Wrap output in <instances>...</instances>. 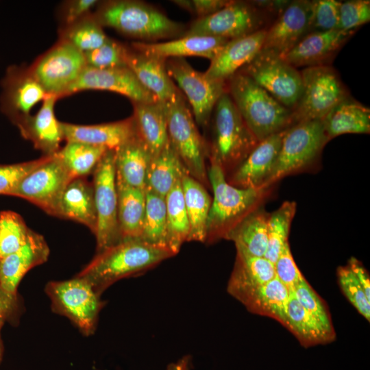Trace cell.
Here are the masks:
<instances>
[{"mask_svg": "<svg viewBox=\"0 0 370 370\" xmlns=\"http://www.w3.org/2000/svg\"><path fill=\"white\" fill-rule=\"evenodd\" d=\"M300 73L302 90L293 110L295 123L322 121L334 107L350 97L339 74L330 65L306 67Z\"/></svg>", "mask_w": 370, "mask_h": 370, "instance_id": "8", "label": "cell"}, {"mask_svg": "<svg viewBox=\"0 0 370 370\" xmlns=\"http://www.w3.org/2000/svg\"><path fill=\"white\" fill-rule=\"evenodd\" d=\"M311 1H291L266 30L263 49L283 56L310 32Z\"/></svg>", "mask_w": 370, "mask_h": 370, "instance_id": "17", "label": "cell"}, {"mask_svg": "<svg viewBox=\"0 0 370 370\" xmlns=\"http://www.w3.org/2000/svg\"><path fill=\"white\" fill-rule=\"evenodd\" d=\"M132 103L136 136L154 156L169 143L164 104L159 101Z\"/></svg>", "mask_w": 370, "mask_h": 370, "instance_id": "27", "label": "cell"}, {"mask_svg": "<svg viewBox=\"0 0 370 370\" xmlns=\"http://www.w3.org/2000/svg\"><path fill=\"white\" fill-rule=\"evenodd\" d=\"M271 19L272 17L253 1H230L217 12L195 20L183 35L232 40L267 28Z\"/></svg>", "mask_w": 370, "mask_h": 370, "instance_id": "11", "label": "cell"}, {"mask_svg": "<svg viewBox=\"0 0 370 370\" xmlns=\"http://www.w3.org/2000/svg\"><path fill=\"white\" fill-rule=\"evenodd\" d=\"M97 2L95 0H75L67 3L63 13L66 27L90 15L89 12Z\"/></svg>", "mask_w": 370, "mask_h": 370, "instance_id": "52", "label": "cell"}, {"mask_svg": "<svg viewBox=\"0 0 370 370\" xmlns=\"http://www.w3.org/2000/svg\"><path fill=\"white\" fill-rule=\"evenodd\" d=\"M45 291L53 312L69 319L83 334L94 333L103 303L88 282L77 276L51 281L46 285Z\"/></svg>", "mask_w": 370, "mask_h": 370, "instance_id": "9", "label": "cell"}, {"mask_svg": "<svg viewBox=\"0 0 370 370\" xmlns=\"http://www.w3.org/2000/svg\"><path fill=\"white\" fill-rule=\"evenodd\" d=\"M151 157L147 147L136 134L114 149L116 179L128 186L145 190Z\"/></svg>", "mask_w": 370, "mask_h": 370, "instance_id": "30", "label": "cell"}, {"mask_svg": "<svg viewBox=\"0 0 370 370\" xmlns=\"http://www.w3.org/2000/svg\"><path fill=\"white\" fill-rule=\"evenodd\" d=\"M339 286L343 294L356 310L368 321H370V300L349 266L337 269Z\"/></svg>", "mask_w": 370, "mask_h": 370, "instance_id": "44", "label": "cell"}, {"mask_svg": "<svg viewBox=\"0 0 370 370\" xmlns=\"http://www.w3.org/2000/svg\"><path fill=\"white\" fill-rule=\"evenodd\" d=\"M108 38L102 26L90 15L66 27L62 40L66 41L82 53H86L101 46Z\"/></svg>", "mask_w": 370, "mask_h": 370, "instance_id": "42", "label": "cell"}, {"mask_svg": "<svg viewBox=\"0 0 370 370\" xmlns=\"http://www.w3.org/2000/svg\"><path fill=\"white\" fill-rule=\"evenodd\" d=\"M340 4L336 0L311 1L310 32L338 29Z\"/></svg>", "mask_w": 370, "mask_h": 370, "instance_id": "47", "label": "cell"}, {"mask_svg": "<svg viewBox=\"0 0 370 370\" xmlns=\"http://www.w3.org/2000/svg\"><path fill=\"white\" fill-rule=\"evenodd\" d=\"M269 214L256 208L243 219L226 236L236 249L249 255L264 257L267 247V221Z\"/></svg>", "mask_w": 370, "mask_h": 370, "instance_id": "36", "label": "cell"}, {"mask_svg": "<svg viewBox=\"0 0 370 370\" xmlns=\"http://www.w3.org/2000/svg\"><path fill=\"white\" fill-rule=\"evenodd\" d=\"M140 239L168 248L165 198L148 189H145V212Z\"/></svg>", "mask_w": 370, "mask_h": 370, "instance_id": "41", "label": "cell"}, {"mask_svg": "<svg viewBox=\"0 0 370 370\" xmlns=\"http://www.w3.org/2000/svg\"><path fill=\"white\" fill-rule=\"evenodd\" d=\"M107 150L84 143L66 142L56 153L73 179L92 173Z\"/></svg>", "mask_w": 370, "mask_h": 370, "instance_id": "39", "label": "cell"}, {"mask_svg": "<svg viewBox=\"0 0 370 370\" xmlns=\"http://www.w3.org/2000/svg\"><path fill=\"white\" fill-rule=\"evenodd\" d=\"M274 266L275 277L291 291L306 280L293 258L288 242L284 245Z\"/></svg>", "mask_w": 370, "mask_h": 370, "instance_id": "50", "label": "cell"}, {"mask_svg": "<svg viewBox=\"0 0 370 370\" xmlns=\"http://www.w3.org/2000/svg\"><path fill=\"white\" fill-rule=\"evenodd\" d=\"M181 184L190 227L187 241L205 243L211 197L206 188L188 173L182 177Z\"/></svg>", "mask_w": 370, "mask_h": 370, "instance_id": "33", "label": "cell"}, {"mask_svg": "<svg viewBox=\"0 0 370 370\" xmlns=\"http://www.w3.org/2000/svg\"><path fill=\"white\" fill-rule=\"evenodd\" d=\"M86 66L84 53L61 40L28 69L47 95L65 96Z\"/></svg>", "mask_w": 370, "mask_h": 370, "instance_id": "15", "label": "cell"}, {"mask_svg": "<svg viewBox=\"0 0 370 370\" xmlns=\"http://www.w3.org/2000/svg\"><path fill=\"white\" fill-rule=\"evenodd\" d=\"M58 217L82 223L95 234L97 212L92 183L85 177L71 180L61 196Z\"/></svg>", "mask_w": 370, "mask_h": 370, "instance_id": "28", "label": "cell"}, {"mask_svg": "<svg viewBox=\"0 0 370 370\" xmlns=\"http://www.w3.org/2000/svg\"><path fill=\"white\" fill-rule=\"evenodd\" d=\"M174 256L166 247L141 239L125 240L97 253L76 276L88 282L101 295L114 282L141 273Z\"/></svg>", "mask_w": 370, "mask_h": 370, "instance_id": "1", "label": "cell"}, {"mask_svg": "<svg viewBox=\"0 0 370 370\" xmlns=\"http://www.w3.org/2000/svg\"><path fill=\"white\" fill-rule=\"evenodd\" d=\"M125 61L139 83L159 101L165 103L180 91L168 75L165 61L127 47Z\"/></svg>", "mask_w": 370, "mask_h": 370, "instance_id": "26", "label": "cell"}, {"mask_svg": "<svg viewBox=\"0 0 370 370\" xmlns=\"http://www.w3.org/2000/svg\"><path fill=\"white\" fill-rule=\"evenodd\" d=\"M355 32L338 29L309 32L282 57L295 68L330 65Z\"/></svg>", "mask_w": 370, "mask_h": 370, "instance_id": "19", "label": "cell"}, {"mask_svg": "<svg viewBox=\"0 0 370 370\" xmlns=\"http://www.w3.org/2000/svg\"><path fill=\"white\" fill-rule=\"evenodd\" d=\"M32 230L16 212L7 210L0 212V260L11 254L27 241Z\"/></svg>", "mask_w": 370, "mask_h": 370, "instance_id": "43", "label": "cell"}, {"mask_svg": "<svg viewBox=\"0 0 370 370\" xmlns=\"http://www.w3.org/2000/svg\"><path fill=\"white\" fill-rule=\"evenodd\" d=\"M93 16L101 26L143 40L169 38L182 30V25L158 10L135 1L106 3Z\"/></svg>", "mask_w": 370, "mask_h": 370, "instance_id": "5", "label": "cell"}, {"mask_svg": "<svg viewBox=\"0 0 370 370\" xmlns=\"http://www.w3.org/2000/svg\"><path fill=\"white\" fill-rule=\"evenodd\" d=\"M294 201H284L277 210L269 214L267 221V247L264 258L275 264L288 237L296 212Z\"/></svg>", "mask_w": 370, "mask_h": 370, "instance_id": "40", "label": "cell"}, {"mask_svg": "<svg viewBox=\"0 0 370 370\" xmlns=\"http://www.w3.org/2000/svg\"><path fill=\"white\" fill-rule=\"evenodd\" d=\"M285 327L306 347L325 344L335 338V333L327 331L302 307L292 290L287 305Z\"/></svg>", "mask_w": 370, "mask_h": 370, "instance_id": "37", "label": "cell"}, {"mask_svg": "<svg viewBox=\"0 0 370 370\" xmlns=\"http://www.w3.org/2000/svg\"><path fill=\"white\" fill-rule=\"evenodd\" d=\"M238 72L249 77L284 106L294 110L302 90L300 71L279 54L262 49Z\"/></svg>", "mask_w": 370, "mask_h": 370, "instance_id": "10", "label": "cell"}, {"mask_svg": "<svg viewBox=\"0 0 370 370\" xmlns=\"http://www.w3.org/2000/svg\"><path fill=\"white\" fill-rule=\"evenodd\" d=\"M165 67L184 93L196 124L207 127L218 99L226 91V82L210 79L204 73L194 69L185 58L167 59Z\"/></svg>", "mask_w": 370, "mask_h": 370, "instance_id": "14", "label": "cell"}, {"mask_svg": "<svg viewBox=\"0 0 370 370\" xmlns=\"http://www.w3.org/2000/svg\"><path fill=\"white\" fill-rule=\"evenodd\" d=\"M8 318L6 317L0 316V363L2 361L3 355V345L1 338V330L2 326L3 325V323H4L5 321Z\"/></svg>", "mask_w": 370, "mask_h": 370, "instance_id": "56", "label": "cell"}, {"mask_svg": "<svg viewBox=\"0 0 370 370\" xmlns=\"http://www.w3.org/2000/svg\"><path fill=\"white\" fill-rule=\"evenodd\" d=\"M166 210V245L175 255L187 241L189 222L186 214L181 180L165 196Z\"/></svg>", "mask_w": 370, "mask_h": 370, "instance_id": "38", "label": "cell"}, {"mask_svg": "<svg viewBox=\"0 0 370 370\" xmlns=\"http://www.w3.org/2000/svg\"><path fill=\"white\" fill-rule=\"evenodd\" d=\"M328 141L321 120L299 121L286 129L262 189L267 190L283 177L308 166L318 158Z\"/></svg>", "mask_w": 370, "mask_h": 370, "instance_id": "7", "label": "cell"}, {"mask_svg": "<svg viewBox=\"0 0 370 370\" xmlns=\"http://www.w3.org/2000/svg\"><path fill=\"white\" fill-rule=\"evenodd\" d=\"M63 139L115 149L134 136L132 117L125 120L96 125H77L60 122Z\"/></svg>", "mask_w": 370, "mask_h": 370, "instance_id": "25", "label": "cell"}, {"mask_svg": "<svg viewBox=\"0 0 370 370\" xmlns=\"http://www.w3.org/2000/svg\"><path fill=\"white\" fill-rule=\"evenodd\" d=\"M17 297L5 293L0 287V316L8 318L16 308Z\"/></svg>", "mask_w": 370, "mask_h": 370, "instance_id": "54", "label": "cell"}, {"mask_svg": "<svg viewBox=\"0 0 370 370\" xmlns=\"http://www.w3.org/2000/svg\"><path fill=\"white\" fill-rule=\"evenodd\" d=\"M291 290L276 277L239 295L241 301L251 312L273 318L286 326Z\"/></svg>", "mask_w": 370, "mask_h": 370, "instance_id": "29", "label": "cell"}, {"mask_svg": "<svg viewBox=\"0 0 370 370\" xmlns=\"http://www.w3.org/2000/svg\"><path fill=\"white\" fill-rule=\"evenodd\" d=\"M2 85L1 108L14 125L29 116L33 108L47 95L28 69L10 68Z\"/></svg>", "mask_w": 370, "mask_h": 370, "instance_id": "18", "label": "cell"}, {"mask_svg": "<svg viewBox=\"0 0 370 370\" xmlns=\"http://www.w3.org/2000/svg\"><path fill=\"white\" fill-rule=\"evenodd\" d=\"M208 126V158L217 164L225 176L231 173L258 143L226 91L218 99Z\"/></svg>", "mask_w": 370, "mask_h": 370, "instance_id": "2", "label": "cell"}, {"mask_svg": "<svg viewBox=\"0 0 370 370\" xmlns=\"http://www.w3.org/2000/svg\"><path fill=\"white\" fill-rule=\"evenodd\" d=\"M266 29L229 40L204 74L210 79L226 82L250 62L262 49Z\"/></svg>", "mask_w": 370, "mask_h": 370, "instance_id": "23", "label": "cell"}, {"mask_svg": "<svg viewBox=\"0 0 370 370\" xmlns=\"http://www.w3.org/2000/svg\"><path fill=\"white\" fill-rule=\"evenodd\" d=\"M370 21V1L349 0L341 1L338 29L354 31Z\"/></svg>", "mask_w": 370, "mask_h": 370, "instance_id": "48", "label": "cell"}, {"mask_svg": "<svg viewBox=\"0 0 370 370\" xmlns=\"http://www.w3.org/2000/svg\"><path fill=\"white\" fill-rule=\"evenodd\" d=\"M284 132L259 141L247 158L226 176L228 183L239 188L262 189L272 171Z\"/></svg>", "mask_w": 370, "mask_h": 370, "instance_id": "20", "label": "cell"}, {"mask_svg": "<svg viewBox=\"0 0 370 370\" xmlns=\"http://www.w3.org/2000/svg\"><path fill=\"white\" fill-rule=\"evenodd\" d=\"M188 173L170 143L152 156L146 178V188L163 197Z\"/></svg>", "mask_w": 370, "mask_h": 370, "instance_id": "35", "label": "cell"}, {"mask_svg": "<svg viewBox=\"0 0 370 370\" xmlns=\"http://www.w3.org/2000/svg\"><path fill=\"white\" fill-rule=\"evenodd\" d=\"M208 177L213 191L206 242L225 238L247 214L258 208L267 190L239 188L228 183L221 168L210 162Z\"/></svg>", "mask_w": 370, "mask_h": 370, "instance_id": "4", "label": "cell"}, {"mask_svg": "<svg viewBox=\"0 0 370 370\" xmlns=\"http://www.w3.org/2000/svg\"><path fill=\"white\" fill-rule=\"evenodd\" d=\"M177 5L188 12L197 16V18L209 16L224 6L230 1L227 0H177L173 1Z\"/></svg>", "mask_w": 370, "mask_h": 370, "instance_id": "51", "label": "cell"}, {"mask_svg": "<svg viewBox=\"0 0 370 370\" xmlns=\"http://www.w3.org/2000/svg\"><path fill=\"white\" fill-rule=\"evenodd\" d=\"M292 291L302 307L327 331L334 333L326 307L307 281L304 280Z\"/></svg>", "mask_w": 370, "mask_h": 370, "instance_id": "46", "label": "cell"}, {"mask_svg": "<svg viewBox=\"0 0 370 370\" xmlns=\"http://www.w3.org/2000/svg\"><path fill=\"white\" fill-rule=\"evenodd\" d=\"M348 266L361 285L367 297L370 300V278L365 268L357 259L351 258Z\"/></svg>", "mask_w": 370, "mask_h": 370, "instance_id": "53", "label": "cell"}, {"mask_svg": "<svg viewBox=\"0 0 370 370\" xmlns=\"http://www.w3.org/2000/svg\"><path fill=\"white\" fill-rule=\"evenodd\" d=\"M125 49V47L108 38L99 47L84 53L86 66L97 69L126 66Z\"/></svg>", "mask_w": 370, "mask_h": 370, "instance_id": "45", "label": "cell"}, {"mask_svg": "<svg viewBox=\"0 0 370 370\" xmlns=\"http://www.w3.org/2000/svg\"><path fill=\"white\" fill-rule=\"evenodd\" d=\"M48 157L10 164H0V195L9 193L31 171L42 164Z\"/></svg>", "mask_w": 370, "mask_h": 370, "instance_id": "49", "label": "cell"}, {"mask_svg": "<svg viewBox=\"0 0 370 370\" xmlns=\"http://www.w3.org/2000/svg\"><path fill=\"white\" fill-rule=\"evenodd\" d=\"M73 180L57 153L27 174L8 195L23 198L58 217L61 196Z\"/></svg>", "mask_w": 370, "mask_h": 370, "instance_id": "13", "label": "cell"}, {"mask_svg": "<svg viewBox=\"0 0 370 370\" xmlns=\"http://www.w3.org/2000/svg\"><path fill=\"white\" fill-rule=\"evenodd\" d=\"M118 221L121 239H140L145 212V190L117 180Z\"/></svg>", "mask_w": 370, "mask_h": 370, "instance_id": "34", "label": "cell"}, {"mask_svg": "<svg viewBox=\"0 0 370 370\" xmlns=\"http://www.w3.org/2000/svg\"><path fill=\"white\" fill-rule=\"evenodd\" d=\"M186 100L180 90L174 97L164 103L169 143L188 174L206 188H210L206 164V142L197 127Z\"/></svg>", "mask_w": 370, "mask_h": 370, "instance_id": "6", "label": "cell"}, {"mask_svg": "<svg viewBox=\"0 0 370 370\" xmlns=\"http://www.w3.org/2000/svg\"><path fill=\"white\" fill-rule=\"evenodd\" d=\"M275 277L274 264L264 257H257L236 249L234 267L227 291L234 298Z\"/></svg>", "mask_w": 370, "mask_h": 370, "instance_id": "31", "label": "cell"}, {"mask_svg": "<svg viewBox=\"0 0 370 370\" xmlns=\"http://www.w3.org/2000/svg\"><path fill=\"white\" fill-rule=\"evenodd\" d=\"M227 93L258 141L286 130L294 123L293 111L282 105L245 74L226 82Z\"/></svg>", "mask_w": 370, "mask_h": 370, "instance_id": "3", "label": "cell"}, {"mask_svg": "<svg viewBox=\"0 0 370 370\" xmlns=\"http://www.w3.org/2000/svg\"><path fill=\"white\" fill-rule=\"evenodd\" d=\"M88 90L116 92L127 97L132 103L158 101L139 83L127 66L97 69L86 66L65 96Z\"/></svg>", "mask_w": 370, "mask_h": 370, "instance_id": "16", "label": "cell"}, {"mask_svg": "<svg viewBox=\"0 0 370 370\" xmlns=\"http://www.w3.org/2000/svg\"><path fill=\"white\" fill-rule=\"evenodd\" d=\"M229 40L219 37L182 35L172 40L155 42H134L133 49L146 56L163 61L169 58H184L198 56L212 60Z\"/></svg>", "mask_w": 370, "mask_h": 370, "instance_id": "21", "label": "cell"}, {"mask_svg": "<svg viewBox=\"0 0 370 370\" xmlns=\"http://www.w3.org/2000/svg\"><path fill=\"white\" fill-rule=\"evenodd\" d=\"M92 173L97 212V227L94 234L97 253H99L121 241L118 221L114 149L106 151Z\"/></svg>", "mask_w": 370, "mask_h": 370, "instance_id": "12", "label": "cell"}, {"mask_svg": "<svg viewBox=\"0 0 370 370\" xmlns=\"http://www.w3.org/2000/svg\"><path fill=\"white\" fill-rule=\"evenodd\" d=\"M328 140L345 134H369L370 110L351 97L322 120Z\"/></svg>", "mask_w": 370, "mask_h": 370, "instance_id": "32", "label": "cell"}, {"mask_svg": "<svg viewBox=\"0 0 370 370\" xmlns=\"http://www.w3.org/2000/svg\"><path fill=\"white\" fill-rule=\"evenodd\" d=\"M57 99L56 96L47 95L36 114L29 115L16 125L23 138L30 140L45 156L56 154L64 140L60 122L54 112Z\"/></svg>", "mask_w": 370, "mask_h": 370, "instance_id": "24", "label": "cell"}, {"mask_svg": "<svg viewBox=\"0 0 370 370\" xmlns=\"http://www.w3.org/2000/svg\"><path fill=\"white\" fill-rule=\"evenodd\" d=\"M190 356H185L175 363L170 364L166 370H190Z\"/></svg>", "mask_w": 370, "mask_h": 370, "instance_id": "55", "label": "cell"}, {"mask_svg": "<svg viewBox=\"0 0 370 370\" xmlns=\"http://www.w3.org/2000/svg\"><path fill=\"white\" fill-rule=\"evenodd\" d=\"M49 256V248L44 237L32 230L22 247L0 260V287L17 297V287L23 276L32 268L45 262Z\"/></svg>", "mask_w": 370, "mask_h": 370, "instance_id": "22", "label": "cell"}]
</instances>
